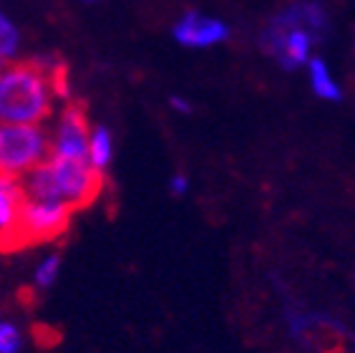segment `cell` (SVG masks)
Returning a JSON list of instances; mask_svg holds the SVG:
<instances>
[{
    "label": "cell",
    "mask_w": 355,
    "mask_h": 353,
    "mask_svg": "<svg viewBox=\"0 0 355 353\" xmlns=\"http://www.w3.org/2000/svg\"><path fill=\"white\" fill-rule=\"evenodd\" d=\"M26 199L38 204H63L71 212L89 210L106 187L103 170L89 159L51 154L46 162L18 176Z\"/></svg>",
    "instance_id": "cell-1"
},
{
    "label": "cell",
    "mask_w": 355,
    "mask_h": 353,
    "mask_svg": "<svg viewBox=\"0 0 355 353\" xmlns=\"http://www.w3.org/2000/svg\"><path fill=\"white\" fill-rule=\"evenodd\" d=\"M53 111L46 58L10 61L0 71V124H41Z\"/></svg>",
    "instance_id": "cell-2"
},
{
    "label": "cell",
    "mask_w": 355,
    "mask_h": 353,
    "mask_svg": "<svg viewBox=\"0 0 355 353\" xmlns=\"http://www.w3.org/2000/svg\"><path fill=\"white\" fill-rule=\"evenodd\" d=\"M328 33V13L320 3H295L272 18L262 33V48L282 68L293 71L310 61V48Z\"/></svg>",
    "instance_id": "cell-3"
},
{
    "label": "cell",
    "mask_w": 355,
    "mask_h": 353,
    "mask_svg": "<svg viewBox=\"0 0 355 353\" xmlns=\"http://www.w3.org/2000/svg\"><path fill=\"white\" fill-rule=\"evenodd\" d=\"M71 217L73 212L63 204H38L23 199L15 217L0 227V255H15L63 238L71 227Z\"/></svg>",
    "instance_id": "cell-4"
},
{
    "label": "cell",
    "mask_w": 355,
    "mask_h": 353,
    "mask_svg": "<svg viewBox=\"0 0 355 353\" xmlns=\"http://www.w3.org/2000/svg\"><path fill=\"white\" fill-rule=\"evenodd\" d=\"M51 154V136L38 124H0V172L21 176Z\"/></svg>",
    "instance_id": "cell-5"
},
{
    "label": "cell",
    "mask_w": 355,
    "mask_h": 353,
    "mask_svg": "<svg viewBox=\"0 0 355 353\" xmlns=\"http://www.w3.org/2000/svg\"><path fill=\"white\" fill-rule=\"evenodd\" d=\"M89 116H86V104L73 99L66 104V109L61 114L55 136L51 139L53 154L63 156H78V159H89Z\"/></svg>",
    "instance_id": "cell-6"
},
{
    "label": "cell",
    "mask_w": 355,
    "mask_h": 353,
    "mask_svg": "<svg viewBox=\"0 0 355 353\" xmlns=\"http://www.w3.org/2000/svg\"><path fill=\"white\" fill-rule=\"evenodd\" d=\"M174 35H177L179 43L194 48H205L214 46V43L225 41L230 35V28L222 21H214V18H205L199 13H187L182 21L174 28Z\"/></svg>",
    "instance_id": "cell-7"
},
{
    "label": "cell",
    "mask_w": 355,
    "mask_h": 353,
    "mask_svg": "<svg viewBox=\"0 0 355 353\" xmlns=\"http://www.w3.org/2000/svg\"><path fill=\"white\" fill-rule=\"evenodd\" d=\"M23 199H26V195L21 190L18 176L0 172V227L15 217V212L21 210Z\"/></svg>",
    "instance_id": "cell-8"
},
{
    "label": "cell",
    "mask_w": 355,
    "mask_h": 353,
    "mask_svg": "<svg viewBox=\"0 0 355 353\" xmlns=\"http://www.w3.org/2000/svg\"><path fill=\"white\" fill-rule=\"evenodd\" d=\"M310 83H313V91L320 99H328V101H338L340 99V86L330 79V71L325 66L322 58H310Z\"/></svg>",
    "instance_id": "cell-9"
},
{
    "label": "cell",
    "mask_w": 355,
    "mask_h": 353,
    "mask_svg": "<svg viewBox=\"0 0 355 353\" xmlns=\"http://www.w3.org/2000/svg\"><path fill=\"white\" fill-rule=\"evenodd\" d=\"M111 159V136L106 129H96L89 139V162L103 170Z\"/></svg>",
    "instance_id": "cell-10"
},
{
    "label": "cell",
    "mask_w": 355,
    "mask_h": 353,
    "mask_svg": "<svg viewBox=\"0 0 355 353\" xmlns=\"http://www.w3.org/2000/svg\"><path fill=\"white\" fill-rule=\"evenodd\" d=\"M15 46H18V33H15V28L0 15V58L13 56Z\"/></svg>",
    "instance_id": "cell-11"
},
{
    "label": "cell",
    "mask_w": 355,
    "mask_h": 353,
    "mask_svg": "<svg viewBox=\"0 0 355 353\" xmlns=\"http://www.w3.org/2000/svg\"><path fill=\"white\" fill-rule=\"evenodd\" d=\"M21 348V333L10 323H0V353H15Z\"/></svg>",
    "instance_id": "cell-12"
},
{
    "label": "cell",
    "mask_w": 355,
    "mask_h": 353,
    "mask_svg": "<svg viewBox=\"0 0 355 353\" xmlns=\"http://www.w3.org/2000/svg\"><path fill=\"white\" fill-rule=\"evenodd\" d=\"M33 338L38 348H53L61 343V331L51 326H33Z\"/></svg>",
    "instance_id": "cell-13"
},
{
    "label": "cell",
    "mask_w": 355,
    "mask_h": 353,
    "mask_svg": "<svg viewBox=\"0 0 355 353\" xmlns=\"http://www.w3.org/2000/svg\"><path fill=\"white\" fill-rule=\"evenodd\" d=\"M58 268H61V258H58V255L48 258L46 263L38 268V286L41 288L51 286V283L55 280V275H58Z\"/></svg>",
    "instance_id": "cell-14"
},
{
    "label": "cell",
    "mask_w": 355,
    "mask_h": 353,
    "mask_svg": "<svg viewBox=\"0 0 355 353\" xmlns=\"http://www.w3.org/2000/svg\"><path fill=\"white\" fill-rule=\"evenodd\" d=\"M187 187H189V184H187V176H174V179H171V192H174V195H184L187 192Z\"/></svg>",
    "instance_id": "cell-15"
},
{
    "label": "cell",
    "mask_w": 355,
    "mask_h": 353,
    "mask_svg": "<svg viewBox=\"0 0 355 353\" xmlns=\"http://www.w3.org/2000/svg\"><path fill=\"white\" fill-rule=\"evenodd\" d=\"M18 295H21V303H23V306H28V308L35 306V290H33V288H23V290L18 293Z\"/></svg>",
    "instance_id": "cell-16"
},
{
    "label": "cell",
    "mask_w": 355,
    "mask_h": 353,
    "mask_svg": "<svg viewBox=\"0 0 355 353\" xmlns=\"http://www.w3.org/2000/svg\"><path fill=\"white\" fill-rule=\"evenodd\" d=\"M171 106H174V109H179V111H184V114H187V111H191V106L184 101V99H171Z\"/></svg>",
    "instance_id": "cell-17"
},
{
    "label": "cell",
    "mask_w": 355,
    "mask_h": 353,
    "mask_svg": "<svg viewBox=\"0 0 355 353\" xmlns=\"http://www.w3.org/2000/svg\"><path fill=\"white\" fill-rule=\"evenodd\" d=\"M6 63H8L6 58H0V71H3V68H6Z\"/></svg>",
    "instance_id": "cell-18"
}]
</instances>
